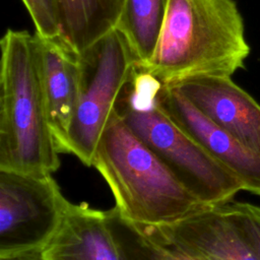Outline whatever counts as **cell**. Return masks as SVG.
Listing matches in <instances>:
<instances>
[{"mask_svg": "<svg viewBox=\"0 0 260 260\" xmlns=\"http://www.w3.org/2000/svg\"><path fill=\"white\" fill-rule=\"evenodd\" d=\"M35 24L36 32L43 38L60 37L58 0H21Z\"/></svg>", "mask_w": 260, "mask_h": 260, "instance_id": "16", "label": "cell"}, {"mask_svg": "<svg viewBox=\"0 0 260 260\" xmlns=\"http://www.w3.org/2000/svg\"><path fill=\"white\" fill-rule=\"evenodd\" d=\"M155 100L164 113L241 181L244 191L260 196V154L201 113L185 95L159 84Z\"/></svg>", "mask_w": 260, "mask_h": 260, "instance_id": "7", "label": "cell"}, {"mask_svg": "<svg viewBox=\"0 0 260 260\" xmlns=\"http://www.w3.org/2000/svg\"><path fill=\"white\" fill-rule=\"evenodd\" d=\"M105 213L121 260H188L140 225L126 219L116 206Z\"/></svg>", "mask_w": 260, "mask_h": 260, "instance_id": "14", "label": "cell"}, {"mask_svg": "<svg viewBox=\"0 0 260 260\" xmlns=\"http://www.w3.org/2000/svg\"><path fill=\"white\" fill-rule=\"evenodd\" d=\"M0 260H44L42 256V251H32L13 255L10 257L0 258Z\"/></svg>", "mask_w": 260, "mask_h": 260, "instance_id": "17", "label": "cell"}, {"mask_svg": "<svg viewBox=\"0 0 260 260\" xmlns=\"http://www.w3.org/2000/svg\"><path fill=\"white\" fill-rule=\"evenodd\" d=\"M0 48V171L52 175L60 158L32 35L9 28Z\"/></svg>", "mask_w": 260, "mask_h": 260, "instance_id": "3", "label": "cell"}, {"mask_svg": "<svg viewBox=\"0 0 260 260\" xmlns=\"http://www.w3.org/2000/svg\"><path fill=\"white\" fill-rule=\"evenodd\" d=\"M143 229L188 260H259L220 204L170 224Z\"/></svg>", "mask_w": 260, "mask_h": 260, "instance_id": "8", "label": "cell"}, {"mask_svg": "<svg viewBox=\"0 0 260 260\" xmlns=\"http://www.w3.org/2000/svg\"><path fill=\"white\" fill-rule=\"evenodd\" d=\"M160 82L136 70L124 88L116 111L127 126L207 206L226 203L244 191L239 178L178 127L159 108Z\"/></svg>", "mask_w": 260, "mask_h": 260, "instance_id": "4", "label": "cell"}, {"mask_svg": "<svg viewBox=\"0 0 260 260\" xmlns=\"http://www.w3.org/2000/svg\"><path fill=\"white\" fill-rule=\"evenodd\" d=\"M59 39L82 55L116 28L124 0H58Z\"/></svg>", "mask_w": 260, "mask_h": 260, "instance_id": "12", "label": "cell"}, {"mask_svg": "<svg viewBox=\"0 0 260 260\" xmlns=\"http://www.w3.org/2000/svg\"><path fill=\"white\" fill-rule=\"evenodd\" d=\"M220 205L260 260V206L235 200Z\"/></svg>", "mask_w": 260, "mask_h": 260, "instance_id": "15", "label": "cell"}, {"mask_svg": "<svg viewBox=\"0 0 260 260\" xmlns=\"http://www.w3.org/2000/svg\"><path fill=\"white\" fill-rule=\"evenodd\" d=\"M79 56L81 88L63 153L74 154L92 167L103 132L137 68L125 39L116 29Z\"/></svg>", "mask_w": 260, "mask_h": 260, "instance_id": "5", "label": "cell"}, {"mask_svg": "<svg viewBox=\"0 0 260 260\" xmlns=\"http://www.w3.org/2000/svg\"><path fill=\"white\" fill-rule=\"evenodd\" d=\"M68 203L52 175L0 171V258L42 251Z\"/></svg>", "mask_w": 260, "mask_h": 260, "instance_id": "6", "label": "cell"}, {"mask_svg": "<svg viewBox=\"0 0 260 260\" xmlns=\"http://www.w3.org/2000/svg\"><path fill=\"white\" fill-rule=\"evenodd\" d=\"M42 256L44 260H121L105 211L71 202Z\"/></svg>", "mask_w": 260, "mask_h": 260, "instance_id": "11", "label": "cell"}, {"mask_svg": "<svg viewBox=\"0 0 260 260\" xmlns=\"http://www.w3.org/2000/svg\"><path fill=\"white\" fill-rule=\"evenodd\" d=\"M170 0H124L116 25L125 39L137 69L152 58L167 18Z\"/></svg>", "mask_w": 260, "mask_h": 260, "instance_id": "13", "label": "cell"}, {"mask_svg": "<svg viewBox=\"0 0 260 260\" xmlns=\"http://www.w3.org/2000/svg\"><path fill=\"white\" fill-rule=\"evenodd\" d=\"M92 167L108 184L121 214L142 228L170 224L207 207L117 111L103 132Z\"/></svg>", "mask_w": 260, "mask_h": 260, "instance_id": "2", "label": "cell"}, {"mask_svg": "<svg viewBox=\"0 0 260 260\" xmlns=\"http://www.w3.org/2000/svg\"><path fill=\"white\" fill-rule=\"evenodd\" d=\"M201 113L260 154V105L232 76L197 75L168 84Z\"/></svg>", "mask_w": 260, "mask_h": 260, "instance_id": "9", "label": "cell"}, {"mask_svg": "<svg viewBox=\"0 0 260 260\" xmlns=\"http://www.w3.org/2000/svg\"><path fill=\"white\" fill-rule=\"evenodd\" d=\"M249 54L234 0H170L155 52L137 70L161 84L197 75L232 76Z\"/></svg>", "mask_w": 260, "mask_h": 260, "instance_id": "1", "label": "cell"}, {"mask_svg": "<svg viewBox=\"0 0 260 260\" xmlns=\"http://www.w3.org/2000/svg\"><path fill=\"white\" fill-rule=\"evenodd\" d=\"M32 40L49 120L61 153L79 99L81 60L59 38L47 39L35 32Z\"/></svg>", "mask_w": 260, "mask_h": 260, "instance_id": "10", "label": "cell"}]
</instances>
